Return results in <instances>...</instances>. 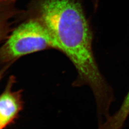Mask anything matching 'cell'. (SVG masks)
I'll return each mask as SVG.
<instances>
[{
  "mask_svg": "<svg viewBox=\"0 0 129 129\" xmlns=\"http://www.w3.org/2000/svg\"><path fill=\"white\" fill-rule=\"evenodd\" d=\"M17 0H0V42L7 39L13 19L20 14Z\"/></svg>",
  "mask_w": 129,
  "mask_h": 129,
  "instance_id": "obj_4",
  "label": "cell"
},
{
  "mask_svg": "<svg viewBox=\"0 0 129 129\" xmlns=\"http://www.w3.org/2000/svg\"><path fill=\"white\" fill-rule=\"evenodd\" d=\"M14 82V78H10L0 95V122L4 128L14 121L23 106L20 91L12 90Z\"/></svg>",
  "mask_w": 129,
  "mask_h": 129,
  "instance_id": "obj_3",
  "label": "cell"
},
{
  "mask_svg": "<svg viewBox=\"0 0 129 129\" xmlns=\"http://www.w3.org/2000/svg\"><path fill=\"white\" fill-rule=\"evenodd\" d=\"M5 71V69H4V70H2V71H0V80L2 78V77L3 76V74L4 73Z\"/></svg>",
  "mask_w": 129,
  "mask_h": 129,
  "instance_id": "obj_6",
  "label": "cell"
},
{
  "mask_svg": "<svg viewBox=\"0 0 129 129\" xmlns=\"http://www.w3.org/2000/svg\"><path fill=\"white\" fill-rule=\"evenodd\" d=\"M54 48L51 36L37 17L32 16L12 31L0 47V63H12L19 58Z\"/></svg>",
  "mask_w": 129,
  "mask_h": 129,
  "instance_id": "obj_2",
  "label": "cell"
},
{
  "mask_svg": "<svg viewBox=\"0 0 129 129\" xmlns=\"http://www.w3.org/2000/svg\"><path fill=\"white\" fill-rule=\"evenodd\" d=\"M98 1L99 0H93V2L94 3V5L95 7L96 8L97 6H98Z\"/></svg>",
  "mask_w": 129,
  "mask_h": 129,
  "instance_id": "obj_5",
  "label": "cell"
},
{
  "mask_svg": "<svg viewBox=\"0 0 129 129\" xmlns=\"http://www.w3.org/2000/svg\"><path fill=\"white\" fill-rule=\"evenodd\" d=\"M4 129V128L3 127V126H2V125L1 124V122H0V129Z\"/></svg>",
  "mask_w": 129,
  "mask_h": 129,
  "instance_id": "obj_7",
  "label": "cell"
},
{
  "mask_svg": "<svg viewBox=\"0 0 129 129\" xmlns=\"http://www.w3.org/2000/svg\"><path fill=\"white\" fill-rule=\"evenodd\" d=\"M33 16L46 27L54 49L63 53L74 65L77 77L74 87L88 86L97 111H109L114 100L111 85L102 74L92 50L93 36L81 0H37Z\"/></svg>",
  "mask_w": 129,
  "mask_h": 129,
  "instance_id": "obj_1",
  "label": "cell"
}]
</instances>
